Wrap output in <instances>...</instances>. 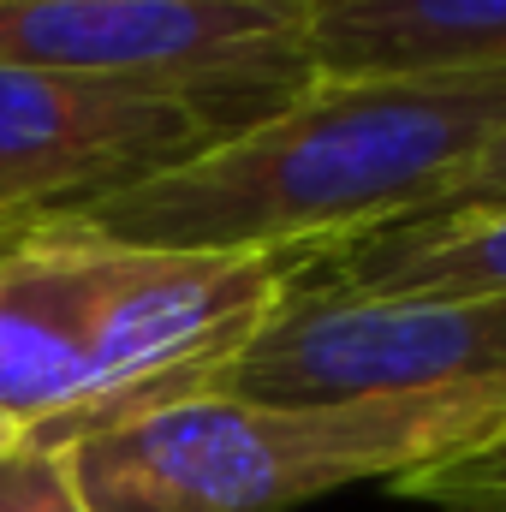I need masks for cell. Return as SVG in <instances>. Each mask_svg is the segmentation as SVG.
Masks as SVG:
<instances>
[{"instance_id": "52a82bcc", "label": "cell", "mask_w": 506, "mask_h": 512, "mask_svg": "<svg viewBox=\"0 0 506 512\" xmlns=\"http://www.w3.org/2000/svg\"><path fill=\"white\" fill-rule=\"evenodd\" d=\"M489 304L506 298V209L405 215L292 256L286 304Z\"/></svg>"}, {"instance_id": "7a4b0ae2", "label": "cell", "mask_w": 506, "mask_h": 512, "mask_svg": "<svg viewBox=\"0 0 506 512\" xmlns=\"http://www.w3.org/2000/svg\"><path fill=\"white\" fill-rule=\"evenodd\" d=\"M501 423L506 382L334 405L173 399L84 429L66 459L84 512H292L352 483H399Z\"/></svg>"}, {"instance_id": "3957f363", "label": "cell", "mask_w": 506, "mask_h": 512, "mask_svg": "<svg viewBox=\"0 0 506 512\" xmlns=\"http://www.w3.org/2000/svg\"><path fill=\"white\" fill-rule=\"evenodd\" d=\"M292 96L280 84H143L0 66V239L72 221L126 185L185 167Z\"/></svg>"}, {"instance_id": "277c9868", "label": "cell", "mask_w": 506, "mask_h": 512, "mask_svg": "<svg viewBox=\"0 0 506 512\" xmlns=\"http://www.w3.org/2000/svg\"><path fill=\"white\" fill-rule=\"evenodd\" d=\"M48 227V221H42ZM72 239L78 268V334L90 399L60 435L72 447L84 429L191 399L256 328L286 304L292 256L256 251H137L54 221Z\"/></svg>"}, {"instance_id": "4fadbf2b", "label": "cell", "mask_w": 506, "mask_h": 512, "mask_svg": "<svg viewBox=\"0 0 506 512\" xmlns=\"http://www.w3.org/2000/svg\"><path fill=\"white\" fill-rule=\"evenodd\" d=\"M18 441H30V435H24L12 417H0V447H18Z\"/></svg>"}, {"instance_id": "9c48e42d", "label": "cell", "mask_w": 506, "mask_h": 512, "mask_svg": "<svg viewBox=\"0 0 506 512\" xmlns=\"http://www.w3.org/2000/svg\"><path fill=\"white\" fill-rule=\"evenodd\" d=\"M304 48L316 78L501 72L506 0H316Z\"/></svg>"}, {"instance_id": "8fae6325", "label": "cell", "mask_w": 506, "mask_h": 512, "mask_svg": "<svg viewBox=\"0 0 506 512\" xmlns=\"http://www.w3.org/2000/svg\"><path fill=\"white\" fill-rule=\"evenodd\" d=\"M0 512H84L66 447L42 441L0 447Z\"/></svg>"}, {"instance_id": "5b68a950", "label": "cell", "mask_w": 506, "mask_h": 512, "mask_svg": "<svg viewBox=\"0 0 506 512\" xmlns=\"http://www.w3.org/2000/svg\"><path fill=\"white\" fill-rule=\"evenodd\" d=\"M506 382V298L489 304H280L191 399L334 405Z\"/></svg>"}, {"instance_id": "ba28073f", "label": "cell", "mask_w": 506, "mask_h": 512, "mask_svg": "<svg viewBox=\"0 0 506 512\" xmlns=\"http://www.w3.org/2000/svg\"><path fill=\"white\" fill-rule=\"evenodd\" d=\"M90 399L78 334L72 239L48 221L0 239V417L30 441L60 447Z\"/></svg>"}, {"instance_id": "5bb4252c", "label": "cell", "mask_w": 506, "mask_h": 512, "mask_svg": "<svg viewBox=\"0 0 506 512\" xmlns=\"http://www.w3.org/2000/svg\"><path fill=\"white\" fill-rule=\"evenodd\" d=\"M0 6H30V0H0Z\"/></svg>"}, {"instance_id": "9a60e30c", "label": "cell", "mask_w": 506, "mask_h": 512, "mask_svg": "<svg viewBox=\"0 0 506 512\" xmlns=\"http://www.w3.org/2000/svg\"><path fill=\"white\" fill-rule=\"evenodd\" d=\"M304 6H316V0H304Z\"/></svg>"}, {"instance_id": "8992f818", "label": "cell", "mask_w": 506, "mask_h": 512, "mask_svg": "<svg viewBox=\"0 0 506 512\" xmlns=\"http://www.w3.org/2000/svg\"><path fill=\"white\" fill-rule=\"evenodd\" d=\"M304 0H30L0 6V66L143 84H316Z\"/></svg>"}, {"instance_id": "6da1fadb", "label": "cell", "mask_w": 506, "mask_h": 512, "mask_svg": "<svg viewBox=\"0 0 506 512\" xmlns=\"http://www.w3.org/2000/svg\"><path fill=\"white\" fill-rule=\"evenodd\" d=\"M501 126L506 66L316 78L197 161L90 203L72 227L137 251L298 256L423 215Z\"/></svg>"}, {"instance_id": "7c38bea8", "label": "cell", "mask_w": 506, "mask_h": 512, "mask_svg": "<svg viewBox=\"0 0 506 512\" xmlns=\"http://www.w3.org/2000/svg\"><path fill=\"white\" fill-rule=\"evenodd\" d=\"M435 209H506V126L465 161V173L423 215H435Z\"/></svg>"}, {"instance_id": "30bf717a", "label": "cell", "mask_w": 506, "mask_h": 512, "mask_svg": "<svg viewBox=\"0 0 506 512\" xmlns=\"http://www.w3.org/2000/svg\"><path fill=\"white\" fill-rule=\"evenodd\" d=\"M387 495L423 512H506V423L489 441L387 483Z\"/></svg>"}]
</instances>
